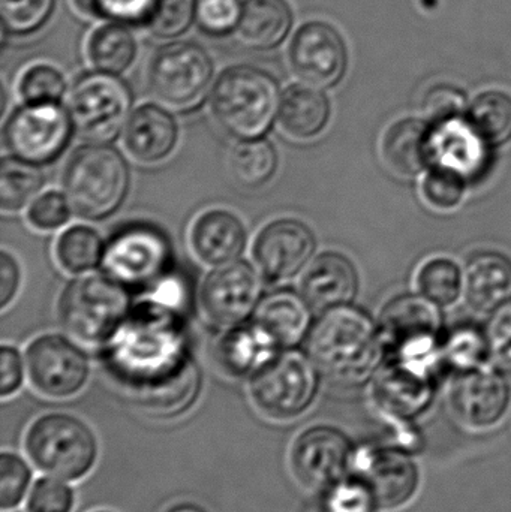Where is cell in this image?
Returning <instances> with one entry per match:
<instances>
[{
    "label": "cell",
    "mask_w": 511,
    "mask_h": 512,
    "mask_svg": "<svg viewBox=\"0 0 511 512\" xmlns=\"http://www.w3.org/2000/svg\"><path fill=\"white\" fill-rule=\"evenodd\" d=\"M179 310L150 295L105 342L111 376L143 408L167 415L191 405L198 388Z\"/></svg>",
    "instance_id": "obj_1"
},
{
    "label": "cell",
    "mask_w": 511,
    "mask_h": 512,
    "mask_svg": "<svg viewBox=\"0 0 511 512\" xmlns=\"http://www.w3.org/2000/svg\"><path fill=\"white\" fill-rule=\"evenodd\" d=\"M380 331L371 319L339 306L326 310L309 330L306 354L321 375L339 385H356L368 379L380 363Z\"/></svg>",
    "instance_id": "obj_2"
},
{
    "label": "cell",
    "mask_w": 511,
    "mask_h": 512,
    "mask_svg": "<svg viewBox=\"0 0 511 512\" xmlns=\"http://www.w3.org/2000/svg\"><path fill=\"white\" fill-rule=\"evenodd\" d=\"M23 450L36 471L78 483L98 465L101 442L83 418L56 411L39 415L29 424Z\"/></svg>",
    "instance_id": "obj_3"
},
{
    "label": "cell",
    "mask_w": 511,
    "mask_h": 512,
    "mask_svg": "<svg viewBox=\"0 0 511 512\" xmlns=\"http://www.w3.org/2000/svg\"><path fill=\"white\" fill-rule=\"evenodd\" d=\"M275 78L252 66H233L219 75L210 108L219 128L240 141L267 134L281 107Z\"/></svg>",
    "instance_id": "obj_4"
},
{
    "label": "cell",
    "mask_w": 511,
    "mask_h": 512,
    "mask_svg": "<svg viewBox=\"0 0 511 512\" xmlns=\"http://www.w3.org/2000/svg\"><path fill=\"white\" fill-rule=\"evenodd\" d=\"M128 188L125 159L104 144L93 143L75 150L63 173V191L72 212L92 221L116 212Z\"/></svg>",
    "instance_id": "obj_5"
},
{
    "label": "cell",
    "mask_w": 511,
    "mask_h": 512,
    "mask_svg": "<svg viewBox=\"0 0 511 512\" xmlns=\"http://www.w3.org/2000/svg\"><path fill=\"white\" fill-rule=\"evenodd\" d=\"M125 286L107 274H90L66 286L59 318L69 336L84 345L105 343L129 313Z\"/></svg>",
    "instance_id": "obj_6"
},
{
    "label": "cell",
    "mask_w": 511,
    "mask_h": 512,
    "mask_svg": "<svg viewBox=\"0 0 511 512\" xmlns=\"http://www.w3.org/2000/svg\"><path fill=\"white\" fill-rule=\"evenodd\" d=\"M318 369L299 352L279 354L249 384L252 405L267 420L288 423L305 415L318 394Z\"/></svg>",
    "instance_id": "obj_7"
},
{
    "label": "cell",
    "mask_w": 511,
    "mask_h": 512,
    "mask_svg": "<svg viewBox=\"0 0 511 512\" xmlns=\"http://www.w3.org/2000/svg\"><path fill=\"white\" fill-rule=\"evenodd\" d=\"M131 107L129 87L108 72L84 75L69 93L68 113L74 131L92 143L114 140L128 123Z\"/></svg>",
    "instance_id": "obj_8"
},
{
    "label": "cell",
    "mask_w": 511,
    "mask_h": 512,
    "mask_svg": "<svg viewBox=\"0 0 511 512\" xmlns=\"http://www.w3.org/2000/svg\"><path fill=\"white\" fill-rule=\"evenodd\" d=\"M356 445L350 436L332 424H314L297 433L288 451V466L294 480L320 495L351 471Z\"/></svg>",
    "instance_id": "obj_9"
},
{
    "label": "cell",
    "mask_w": 511,
    "mask_h": 512,
    "mask_svg": "<svg viewBox=\"0 0 511 512\" xmlns=\"http://www.w3.org/2000/svg\"><path fill=\"white\" fill-rule=\"evenodd\" d=\"M212 78V59L203 47L192 42L165 45L150 63V90L161 104L173 110L197 107Z\"/></svg>",
    "instance_id": "obj_10"
},
{
    "label": "cell",
    "mask_w": 511,
    "mask_h": 512,
    "mask_svg": "<svg viewBox=\"0 0 511 512\" xmlns=\"http://www.w3.org/2000/svg\"><path fill=\"white\" fill-rule=\"evenodd\" d=\"M171 246L167 236L149 224H131L117 231L102 256V268L125 288H144L168 270Z\"/></svg>",
    "instance_id": "obj_11"
},
{
    "label": "cell",
    "mask_w": 511,
    "mask_h": 512,
    "mask_svg": "<svg viewBox=\"0 0 511 512\" xmlns=\"http://www.w3.org/2000/svg\"><path fill=\"white\" fill-rule=\"evenodd\" d=\"M72 129L71 117L59 102L26 104L9 116L3 140L14 158L27 164L45 165L65 152Z\"/></svg>",
    "instance_id": "obj_12"
},
{
    "label": "cell",
    "mask_w": 511,
    "mask_h": 512,
    "mask_svg": "<svg viewBox=\"0 0 511 512\" xmlns=\"http://www.w3.org/2000/svg\"><path fill=\"white\" fill-rule=\"evenodd\" d=\"M350 474L371 489L378 510H399L410 504L422 483L416 459L401 447H356Z\"/></svg>",
    "instance_id": "obj_13"
},
{
    "label": "cell",
    "mask_w": 511,
    "mask_h": 512,
    "mask_svg": "<svg viewBox=\"0 0 511 512\" xmlns=\"http://www.w3.org/2000/svg\"><path fill=\"white\" fill-rule=\"evenodd\" d=\"M30 384L47 399L65 400L77 396L89 381L86 355L65 337H38L26 351Z\"/></svg>",
    "instance_id": "obj_14"
},
{
    "label": "cell",
    "mask_w": 511,
    "mask_h": 512,
    "mask_svg": "<svg viewBox=\"0 0 511 512\" xmlns=\"http://www.w3.org/2000/svg\"><path fill=\"white\" fill-rule=\"evenodd\" d=\"M432 303L426 297L404 295L384 307L378 328L381 342L396 352L399 360L429 361L441 322Z\"/></svg>",
    "instance_id": "obj_15"
},
{
    "label": "cell",
    "mask_w": 511,
    "mask_h": 512,
    "mask_svg": "<svg viewBox=\"0 0 511 512\" xmlns=\"http://www.w3.org/2000/svg\"><path fill=\"white\" fill-rule=\"evenodd\" d=\"M257 271L245 261H233L213 270L201 288V309L210 324L233 328L245 322L260 304Z\"/></svg>",
    "instance_id": "obj_16"
},
{
    "label": "cell",
    "mask_w": 511,
    "mask_h": 512,
    "mask_svg": "<svg viewBox=\"0 0 511 512\" xmlns=\"http://www.w3.org/2000/svg\"><path fill=\"white\" fill-rule=\"evenodd\" d=\"M290 65L303 84L329 89L347 72V45L332 24L309 21L297 30L291 42Z\"/></svg>",
    "instance_id": "obj_17"
},
{
    "label": "cell",
    "mask_w": 511,
    "mask_h": 512,
    "mask_svg": "<svg viewBox=\"0 0 511 512\" xmlns=\"http://www.w3.org/2000/svg\"><path fill=\"white\" fill-rule=\"evenodd\" d=\"M450 408L459 423L471 430L497 426L510 406L506 379L494 370L479 366L461 370L450 387Z\"/></svg>",
    "instance_id": "obj_18"
},
{
    "label": "cell",
    "mask_w": 511,
    "mask_h": 512,
    "mask_svg": "<svg viewBox=\"0 0 511 512\" xmlns=\"http://www.w3.org/2000/svg\"><path fill=\"white\" fill-rule=\"evenodd\" d=\"M314 249V234L305 224L279 219L263 228L255 239V264L267 282H285L305 267Z\"/></svg>",
    "instance_id": "obj_19"
},
{
    "label": "cell",
    "mask_w": 511,
    "mask_h": 512,
    "mask_svg": "<svg viewBox=\"0 0 511 512\" xmlns=\"http://www.w3.org/2000/svg\"><path fill=\"white\" fill-rule=\"evenodd\" d=\"M426 361L398 360L377 379L375 397L384 411L395 417L419 415L431 402L432 385Z\"/></svg>",
    "instance_id": "obj_20"
},
{
    "label": "cell",
    "mask_w": 511,
    "mask_h": 512,
    "mask_svg": "<svg viewBox=\"0 0 511 512\" xmlns=\"http://www.w3.org/2000/svg\"><path fill=\"white\" fill-rule=\"evenodd\" d=\"M359 279L353 262L336 252L317 256L302 277V297L315 310L347 306L357 292Z\"/></svg>",
    "instance_id": "obj_21"
},
{
    "label": "cell",
    "mask_w": 511,
    "mask_h": 512,
    "mask_svg": "<svg viewBox=\"0 0 511 512\" xmlns=\"http://www.w3.org/2000/svg\"><path fill=\"white\" fill-rule=\"evenodd\" d=\"M179 129L176 120L158 105H141L129 117L123 143L135 161L158 164L176 147Z\"/></svg>",
    "instance_id": "obj_22"
},
{
    "label": "cell",
    "mask_w": 511,
    "mask_h": 512,
    "mask_svg": "<svg viewBox=\"0 0 511 512\" xmlns=\"http://www.w3.org/2000/svg\"><path fill=\"white\" fill-rule=\"evenodd\" d=\"M279 348L276 337L260 322L240 324L219 343V363L228 375L252 378L278 357Z\"/></svg>",
    "instance_id": "obj_23"
},
{
    "label": "cell",
    "mask_w": 511,
    "mask_h": 512,
    "mask_svg": "<svg viewBox=\"0 0 511 512\" xmlns=\"http://www.w3.org/2000/svg\"><path fill=\"white\" fill-rule=\"evenodd\" d=\"M246 231L242 222L227 210H209L195 219L191 246L204 264L224 265L245 249Z\"/></svg>",
    "instance_id": "obj_24"
},
{
    "label": "cell",
    "mask_w": 511,
    "mask_h": 512,
    "mask_svg": "<svg viewBox=\"0 0 511 512\" xmlns=\"http://www.w3.org/2000/svg\"><path fill=\"white\" fill-rule=\"evenodd\" d=\"M485 141L470 123L459 119L434 126L432 131V161L438 167L455 171L462 177L479 173L485 162Z\"/></svg>",
    "instance_id": "obj_25"
},
{
    "label": "cell",
    "mask_w": 511,
    "mask_h": 512,
    "mask_svg": "<svg viewBox=\"0 0 511 512\" xmlns=\"http://www.w3.org/2000/svg\"><path fill=\"white\" fill-rule=\"evenodd\" d=\"M465 297L480 313L495 312L511 300V262L506 256H474L465 271Z\"/></svg>",
    "instance_id": "obj_26"
},
{
    "label": "cell",
    "mask_w": 511,
    "mask_h": 512,
    "mask_svg": "<svg viewBox=\"0 0 511 512\" xmlns=\"http://www.w3.org/2000/svg\"><path fill=\"white\" fill-rule=\"evenodd\" d=\"M383 158L393 173L414 177L432 161V129L417 119L399 120L383 138Z\"/></svg>",
    "instance_id": "obj_27"
},
{
    "label": "cell",
    "mask_w": 511,
    "mask_h": 512,
    "mask_svg": "<svg viewBox=\"0 0 511 512\" xmlns=\"http://www.w3.org/2000/svg\"><path fill=\"white\" fill-rule=\"evenodd\" d=\"M293 14L285 0H246L236 33L252 50H272L287 38Z\"/></svg>",
    "instance_id": "obj_28"
},
{
    "label": "cell",
    "mask_w": 511,
    "mask_h": 512,
    "mask_svg": "<svg viewBox=\"0 0 511 512\" xmlns=\"http://www.w3.org/2000/svg\"><path fill=\"white\" fill-rule=\"evenodd\" d=\"M279 126L294 140L317 137L330 116L329 99L318 87L300 84L284 93L279 107Z\"/></svg>",
    "instance_id": "obj_29"
},
{
    "label": "cell",
    "mask_w": 511,
    "mask_h": 512,
    "mask_svg": "<svg viewBox=\"0 0 511 512\" xmlns=\"http://www.w3.org/2000/svg\"><path fill=\"white\" fill-rule=\"evenodd\" d=\"M255 321L263 324L282 348L296 346L309 328V304L296 292L282 289L267 295L257 307Z\"/></svg>",
    "instance_id": "obj_30"
},
{
    "label": "cell",
    "mask_w": 511,
    "mask_h": 512,
    "mask_svg": "<svg viewBox=\"0 0 511 512\" xmlns=\"http://www.w3.org/2000/svg\"><path fill=\"white\" fill-rule=\"evenodd\" d=\"M137 42L120 23L105 24L90 36L87 56L98 71L122 74L134 62Z\"/></svg>",
    "instance_id": "obj_31"
},
{
    "label": "cell",
    "mask_w": 511,
    "mask_h": 512,
    "mask_svg": "<svg viewBox=\"0 0 511 512\" xmlns=\"http://www.w3.org/2000/svg\"><path fill=\"white\" fill-rule=\"evenodd\" d=\"M468 123L488 146H503L511 140V96L500 90L483 92L471 104Z\"/></svg>",
    "instance_id": "obj_32"
},
{
    "label": "cell",
    "mask_w": 511,
    "mask_h": 512,
    "mask_svg": "<svg viewBox=\"0 0 511 512\" xmlns=\"http://www.w3.org/2000/svg\"><path fill=\"white\" fill-rule=\"evenodd\" d=\"M231 173L246 188H260L269 182L278 167V155L269 141H240L230 158Z\"/></svg>",
    "instance_id": "obj_33"
},
{
    "label": "cell",
    "mask_w": 511,
    "mask_h": 512,
    "mask_svg": "<svg viewBox=\"0 0 511 512\" xmlns=\"http://www.w3.org/2000/svg\"><path fill=\"white\" fill-rule=\"evenodd\" d=\"M44 185V176L38 165L20 159L5 158L0 167V206L3 212H18L32 203Z\"/></svg>",
    "instance_id": "obj_34"
},
{
    "label": "cell",
    "mask_w": 511,
    "mask_h": 512,
    "mask_svg": "<svg viewBox=\"0 0 511 512\" xmlns=\"http://www.w3.org/2000/svg\"><path fill=\"white\" fill-rule=\"evenodd\" d=\"M104 256V245L95 230L75 225L60 234L56 243V258L60 267L69 273L92 270Z\"/></svg>",
    "instance_id": "obj_35"
},
{
    "label": "cell",
    "mask_w": 511,
    "mask_h": 512,
    "mask_svg": "<svg viewBox=\"0 0 511 512\" xmlns=\"http://www.w3.org/2000/svg\"><path fill=\"white\" fill-rule=\"evenodd\" d=\"M35 466L26 454L3 450L0 454V510L12 512L26 502L35 483Z\"/></svg>",
    "instance_id": "obj_36"
},
{
    "label": "cell",
    "mask_w": 511,
    "mask_h": 512,
    "mask_svg": "<svg viewBox=\"0 0 511 512\" xmlns=\"http://www.w3.org/2000/svg\"><path fill=\"white\" fill-rule=\"evenodd\" d=\"M417 285L428 300L449 306L461 292V273L450 259L434 258L420 268Z\"/></svg>",
    "instance_id": "obj_37"
},
{
    "label": "cell",
    "mask_w": 511,
    "mask_h": 512,
    "mask_svg": "<svg viewBox=\"0 0 511 512\" xmlns=\"http://www.w3.org/2000/svg\"><path fill=\"white\" fill-rule=\"evenodd\" d=\"M56 0H0L5 32L15 36L38 32L53 14Z\"/></svg>",
    "instance_id": "obj_38"
},
{
    "label": "cell",
    "mask_w": 511,
    "mask_h": 512,
    "mask_svg": "<svg viewBox=\"0 0 511 512\" xmlns=\"http://www.w3.org/2000/svg\"><path fill=\"white\" fill-rule=\"evenodd\" d=\"M377 501L371 489L356 475L348 474L320 493V512H375Z\"/></svg>",
    "instance_id": "obj_39"
},
{
    "label": "cell",
    "mask_w": 511,
    "mask_h": 512,
    "mask_svg": "<svg viewBox=\"0 0 511 512\" xmlns=\"http://www.w3.org/2000/svg\"><path fill=\"white\" fill-rule=\"evenodd\" d=\"M77 492L69 481L42 475L36 478L24 502V512H74Z\"/></svg>",
    "instance_id": "obj_40"
},
{
    "label": "cell",
    "mask_w": 511,
    "mask_h": 512,
    "mask_svg": "<svg viewBox=\"0 0 511 512\" xmlns=\"http://www.w3.org/2000/svg\"><path fill=\"white\" fill-rule=\"evenodd\" d=\"M195 9V0H156L146 26L158 38H176L191 27Z\"/></svg>",
    "instance_id": "obj_41"
},
{
    "label": "cell",
    "mask_w": 511,
    "mask_h": 512,
    "mask_svg": "<svg viewBox=\"0 0 511 512\" xmlns=\"http://www.w3.org/2000/svg\"><path fill=\"white\" fill-rule=\"evenodd\" d=\"M63 92L65 78L56 68L44 63L27 68L18 81V93L26 104L59 102Z\"/></svg>",
    "instance_id": "obj_42"
},
{
    "label": "cell",
    "mask_w": 511,
    "mask_h": 512,
    "mask_svg": "<svg viewBox=\"0 0 511 512\" xmlns=\"http://www.w3.org/2000/svg\"><path fill=\"white\" fill-rule=\"evenodd\" d=\"M156 0H72L81 14L108 18L117 23H144L149 20Z\"/></svg>",
    "instance_id": "obj_43"
},
{
    "label": "cell",
    "mask_w": 511,
    "mask_h": 512,
    "mask_svg": "<svg viewBox=\"0 0 511 512\" xmlns=\"http://www.w3.org/2000/svg\"><path fill=\"white\" fill-rule=\"evenodd\" d=\"M464 191L465 177L438 165H435L423 180V198L434 209H455L461 203Z\"/></svg>",
    "instance_id": "obj_44"
},
{
    "label": "cell",
    "mask_w": 511,
    "mask_h": 512,
    "mask_svg": "<svg viewBox=\"0 0 511 512\" xmlns=\"http://www.w3.org/2000/svg\"><path fill=\"white\" fill-rule=\"evenodd\" d=\"M242 9L240 0H198L195 20L203 32L224 36L237 29Z\"/></svg>",
    "instance_id": "obj_45"
},
{
    "label": "cell",
    "mask_w": 511,
    "mask_h": 512,
    "mask_svg": "<svg viewBox=\"0 0 511 512\" xmlns=\"http://www.w3.org/2000/svg\"><path fill=\"white\" fill-rule=\"evenodd\" d=\"M465 105H467V98L458 87L438 84L426 93L423 113L429 123L437 126L462 117Z\"/></svg>",
    "instance_id": "obj_46"
},
{
    "label": "cell",
    "mask_w": 511,
    "mask_h": 512,
    "mask_svg": "<svg viewBox=\"0 0 511 512\" xmlns=\"http://www.w3.org/2000/svg\"><path fill=\"white\" fill-rule=\"evenodd\" d=\"M68 198L60 192L50 191L36 198L27 212L30 225L39 231H53L69 221Z\"/></svg>",
    "instance_id": "obj_47"
},
{
    "label": "cell",
    "mask_w": 511,
    "mask_h": 512,
    "mask_svg": "<svg viewBox=\"0 0 511 512\" xmlns=\"http://www.w3.org/2000/svg\"><path fill=\"white\" fill-rule=\"evenodd\" d=\"M486 348L488 343L479 337V334L474 333L473 330H462L450 337L444 348L446 349L444 355L447 361L461 372V370L482 366Z\"/></svg>",
    "instance_id": "obj_48"
},
{
    "label": "cell",
    "mask_w": 511,
    "mask_h": 512,
    "mask_svg": "<svg viewBox=\"0 0 511 512\" xmlns=\"http://www.w3.org/2000/svg\"><path fill=\"white\" fill-rule=\"evenodd\" d=\"M486 343L494 360L511 372V303L495 313L489 324Z\"/></svg>",
    "instance_id": "obj_49"
},
{
    "label": "cell",
    "mask_w": 511,
    "mask_h": 512,
    "mask_svg": "<svg viewBox=\"0 0 511 512\" xmlns=\"http://www.w3.org/2000/svg\"><path fill=\"white\" fill-rule=\"evenodd\" d=\"M0 366H2L0 396L2 399H8L20 391L24 381L23 361H21L17 349L3 346L2 354H0Z\"/></svg>",
    "instance_id": "obj_50"
},
{
    "label": "cell",
    "mask_w": 511,
    "mask_h": 512,
    "mask_svg": "<svg viewBox=\"0 0 511 512\" xmlns=\"http://www.w3.org/2000/svg\"><path fill=\"white\" fill-rule=\"evenodd\" d=\"M0 274H2L0 306L5 309L17 294L18 285H20V267L14 256L9 255L8 252H2L0 255Z\"/></svg>",
    "instance_id": "obj_51"
},
{
    "label": "cell",
    "mask_w": 511,
    "mask_h": 512,
    "mask_svg": "<svg viewBox=\"0 0 511 512\" xmlns=\"http://www.w3.org/2000/svg\"><path fill=\"white\" fill-rule=\"evenodd\" d=\"M164 512H209V510L197 502L182 501L171 504L170 507L165 508Z\"/></svg>",
    "instance_id": "obj_52"
},
{
    "label": "cell",
    "mask_w": 511,
    "mask_h": 512,
    "mask_svg": "<svg viewBox=\"0 0 511 512\" xmlns=\"http://www.w3.org/2000/svg\"><path fill=\"white\" fill-rule=\"evenodd\" d=\"M90 512H114V511H111V510H93V511H90Z\"/></svg>",
    "instance_id": "obj_53"
}]
</instances>
